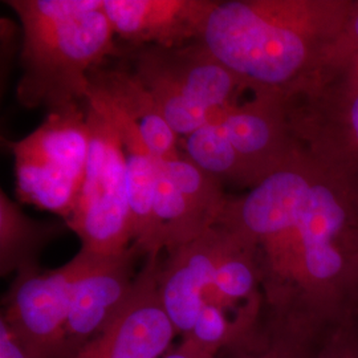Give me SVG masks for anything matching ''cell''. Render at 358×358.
<instances>
[{"label":"cell","mask_w":358,"mask_h":358,"mask_svg":"<svg viewBox=\"0 0 358 358\" xmlns=\"http://www.w3.org/2000/svg\"><path fill=\"white\" fill-rule=\"evenodd\" d=\"M100 257L80 250L60 268L16 275L0 320L28 357L63 358L65 321L73 287Z\"/></svg>","instance_id":"cell-8"},{"label":"cell","mask_w":358,"mask_h":358,"mask_svg":"<svg viewBox=\"0 0 358 358\" xmlns=\"http://www.w3.org/2000/svg\"><path fill=\"white\" fill-rule=\"evenodd\" d=\"M0 358H29L3 320H0Z\"/></svg>","instance_id":"cell-20"},{"label":"cell","mask_w":358,"mask_h":358,"mask_svg":"<svg viewBox=\"0 0 358 358\" xmlns=\"http://www.w3.org/2000/svg\"><path fill=\"white\" fill-rule=\"evenodd\" d=\"M349 7L350 0L217 1L201 40L250 87L288 100L331 68Z\"/></svg>","instance_id":"cell-2"},{"label":"cell","mask_w":358,"mask_h":358,"mask_svg":"<svg viewBox=\"0 0 358 358\" xmlns=\"http://www.w3.org/2000/svg\"><path fill=\"white\" fill-rule=\"evenodd\" d=\"M142 257L141 250L131 244L121 255L101 256L77 280L65 321L63 358L75 357L113 322L134 288Z\"/></svg>","instance_id":"cell-10"},{"label":"cell","mask_w":358,"mask_h":358,"mask_svg":"<svg viewBox=\"0 0 358 358\" xmlns=\"http://www.w3.org/2000/svg\"><path fill=\"white\" fill-rule=\"evenodd\" d=\"M285 103L296 143L358 190V66L333 63L315 87Z\"/></svg>","instance_id":"cell-7"},{"label":"cell","mask_w":358,"mask_h":358,"mask_svg":"<svg viewBox=\"0 0 358 358\" xmlns=\"http://www.w3.org/2000/svg\"><path fill=\"white\" fill-rule=\"evenodd\" d=\"M131 72L152 93L177 136H190L226 115L251 90L202 40L179 47H131Z\"/></svg>","instance_id":"cell-4"},{"label":"cell","mask_w":358,"mask_h":358,"mask_svg":"<svg viewBox=\"0 0 358 358\" xmlns=\"http://www.w3.org/2000/svg\"><path fill=\"white\" fill-rule=\"evenodd\" d=\"M161 255L145 256V263L127 304L113 322L73 358H159L177 331L158 292Z\"/></svg>","instance_id":"cell-9"},{"label":"cell","mask_w":358,"mask_h":358,"mask_svg":"<svg viewBox=\"0 0 358 358\" xmlns=\"http://www.w3.org/2000/svg\"><path fill=\"white\" fill-rule=\"evenodd\" d=\"M90 141L87 110L75 105L52 112L31 134L11 142L19 199L68 222L83 187Z\"/></svg>","instance_id":"cell-5"},{"label":"cell","mask_w":358,"mask_h":358,"mask_svg":"<svg viewBox=\"0 0 358 358\" xmlns=\"http://www.w3.org/2000/svg\"><path fill=\"white\" fill-rule=\"evenodd\" d=\"M165 358H217L208 356L203 352L198 350L195 346L189 344L187 341H182V344L173 352H170L169 355L165 356Z\"/></svg>","instance_id":"cell-21"},{"label":"cell","mask_w":358,"mask_h":358,"mask_svg":"<svg viewBox=\"0 0 358 358\" xmlns=\"http://www.w3.org/2000/svg\"><path fill=\"white\" fill-rule=\"evenodd\" d=\"M85 110L90 131L88 162L76 208L65 223L81 241L83 251L121 255L131 247L127 153L103 115L88 105Z\"/></svg>","instance_id":"cell-6"},{"label":"cell","mask_w":358,"mask_h":358,"mask_svg":"<svg viewBox=\"0 0 358 358\" xmlns=\"http://www.w3.org/2000/svg\"><path fill=\"white\" fill-rule=\"evenodd\" d=\"M313 358H358L357 312L324 325Z\"/></svg>","instance_id":"cell-18"},{"label":"cell","mask_w":358,"mask_h":358,"mask_svg":"<svg viewBox=\"0 0 358 358\" xmlns=\"http://www.w3.org/2000/svg\"><path fill=\"white\" fill-rule=\"evenodd\" d=\"M336 59L358 66V0H350L345 31Z\"/></svg>","instance_id":"cell-19"},{"label":"cell","mask_w":358,"mask_h":358,"mask_svg":"<svg viewBox=\"0 0 358 358\" xmlns=\"http://www.w3.org/2000/svg\"><path fill=\"white\" fill-rule=\"evenodd\" d=\"M217 0H103L115 36L130 47H179L201 40Z\"/></svg>","instance_id":"cell-12"},{"label":"cell","mask_w":358,"mask_h":358,"mask_svg":"<svg viewBox=\"0 0 358 358\" xmlns=\"http://www.w3.org/2000/svg\"><path fill=\"white\" fill-rule=\"evenodd\" d=\"M87 97H96L128 115L141 130L143 141L154 158L178 159V136L170 128L152 93L131 71L97 68L90 76Z\"/></svg>","instance_id":"cell-13"},{"label":"cell","mask_w":358,"mask_h":358,"mask_svg":"<svg viewBox=\"0 0 358 358\" xmlns=\"http://www.w3.org/2000/svg\"><path fill=\"white\" fill-rule=\"evenodd\" d=\"M57 226L27 217L0 192V272L1 276L38 269V254L57 232Z\"/></svg>","instance_id":"cell-15"},{"label":"cell","mask_w":358,"mask_h":358,"mask_svg":"<svg viewBox=\"0 0 358 358\" xmlns=\"http://www.w3.org/2000/svg\"><path fill=\"white\" fill-rule=\"evenodd\" d=\"M185 149L192 162L222 185L231 183L248 189L242 162L227 138L222 117L187 136Z\"/></svg>","instance_id":"cell-16"},{"label":"cell","mask_w":358,"mask_h":358,"mask_svg":"<svg viewBox=\"0 0 358 358\" xmlns=\"http://www.w3.org/2000/svg\"><path fill=\"white\" fill-rule=\"evenodd\" d=\"M357 321H358V309H357Z\"/></svg>","instance_id":"cell-22"},{"label":"cell","mask_w":358,"mask_h":358,"mask_svg":"<svg viewBox=\"0 0 358 358\" xmlns=\"http://www.w3.org/2000/svg\"><path fill=\"white\" fill-rule=\"evenodd\" d=\"M23 31V73L16 88L24 108L59 112L87 101L90 73L115 56V34L103 0H7Z\"/></svg>","instance_id":"cell-3"},{"label":"cell","mask_w":358,"mask_h":358,"mask_svg":"<svg viewBox=\"0 0 358 358\" xmlns=\"http://www.w3.org/2000/svg\"><path fill=\"white\" fill-rule=\"evenodd\" d=\"M324 324L294 320L263 309L255 327L217 358H313Z\"/></svg>","instance_id":"cell-14"},{"label":"cell","mask_w":358,"mask_h":358,"mask_svg":"<svg viewBox=\"0 0 358 358\" xmlns=\"http://www.w3.org/2000/svg\"><path fill=\"white\" fill-rule=\"evenodd\" d=\"M157 164L192 203L219 222L230 198L223 192L220 180L196 166L187 157L173 161L157 159Z\"/></svg>","instance_id":"cell-17"},{"label":"cell","mask_w":358,"mask_h":358,"mask_svg":"<svg viewBox=\"0 0 358 358\" xmlns=\"http://www.w3.org/2000/svg\"><path fill=\"white\" fill-rule=\"evenodd\" d=\"M217 223L254 252L264 310L331 322L358 309V190L296 143Z\"/></svg>","instance_id":"cell-1"},{"label":"cell","mask_w":358,"mask_h":358,"mask_svg":"<svg viewBox=\"0 0 358 358\" xmlns=\"http://www.w3.org/2000/svg\"><path fill=\"white\" fill-rule=\"evenodd\" d=\"M232 232L217 223L192 243L159 262L158 292L174 329L187 334L203 306V294L232 243Z\"/></svg>","instance_id":"cell-11"}]
</instances>
